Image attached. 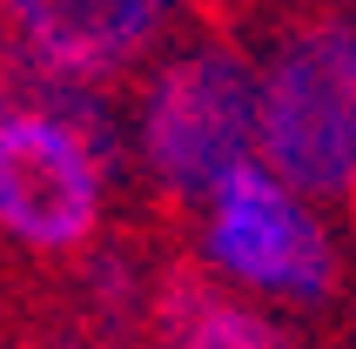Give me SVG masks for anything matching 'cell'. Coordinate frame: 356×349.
I'll list each match as a JSON object with an SVG mask.
<instances>
[{"mask_svg": "<svg viewBox=\"0 0 356 349\" xmlns=\"http://www.w3.org/2000/svg\"><path fill=\"white\" fill-rule=\"evenodd\" d=\"M181 222V262L289 323H316L350 295V215L289 188L276 168H236Z\"/></svg>", "mask_w": 356, "mask_h": 349, "instance_id": "4", "label": "cell"}, {"mask_svg": "<svg viewBox=\"0 0 356 349\" xmlns=\"http://www.w3.org/2000/svg\"><path fill=\"white\" fill-rule=\"evenodd\" d=\"M0 349H14V343H7V336H0Z\"/></svg>", "mask_w": 356, "mask_h": 349, "instance_id": "8", "label": "cell"}, {"mask_svg": "<svg viewBox=\"0 0 356 349\" xmlns=\"http://www.w3.org/2000/svg\"><path fill=\"white\" fill-rule=\"evenodd\" d=\"M256 161L356 215V0H269L249 27Z\"/></svg>", "mask_w": 356, "mask_h": 349, "instance_id": "3", "label": "cell"}, {"mask_svg": "<svg viewBox=\"0 0 356 349\" xmlns=\"http://www.w3.org/2000/svg\"><path fill=\"white\" fill-rule=\"evenodd\" d=\"M148 349H309V336H302V323L209 282L175 255L168 269H155Z\"/></svg>", "mask_w": 356, "mask_h": 349, "instance_id": "6", "label": "cell"}, {"mask_svg": "<svg viewBox=\"0 0 356 349\" xmlns=\"http://www.w3.org/2000/svg\"><path fill=\"white\" fill-rule=\"evenodd\" d=\"M209 0H0V47L27 81L121 95L128 81L202 27Z\"/></svg>", "mask_w": 356, "mask_h": 349, "instance_id": "5", "label": "cell"}, {"mask_svg": "<svg viewBox=\"0 0 356 349\" xmlns=\"http://www.w3.org/2000/svg\"><path fill=\"white\" fill-rule=\"evenodd\" d=\"M20 88H27V74H20V60L7 54V47H0V108H7V101H14Z\"/></svg>", "mask_w": 356, "mask_h": 349, "instance_id": "7", "label": "cell"}, {"mask_svg": "<svg viewBox=\"0 0 356 349\" xmlns=\"http://www.w3.org/2000/svg\"><path fill=\"white\" fill-rule=\"evenodd\" d=\"M128 202L115 95L27 81L0 108V262L27 275H74L115 249Z\"/></svg>", "mask_w": 356, "mask_h": 349, "instance_id": "1", "label": "cell"}, {"mask_svg": "<svg viewBox=\"0 0 356 349\" xmlns=\"http://www.w3.org/2000/svg\"><path fill=\"white\" fill-rule=\"evenodd\" d=\"M115 108L128 181L168 215H188L209 188L256 161V60L236 27H188L121 88Z\"/></svg>", "mask_w": 356, "mask_h": 349, "instance_id": "2", "label": "cell"}]
</instances>
